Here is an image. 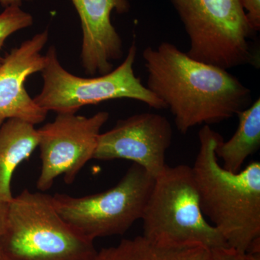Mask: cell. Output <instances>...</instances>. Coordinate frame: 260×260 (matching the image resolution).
Segmentation results:
<instances>
[{
    "instance_id": "6da1fadb",
    "label": "cell",
    "mask_w": 260,
    "mask_h": 260,
    "mask_svg": "<svg viewBox=\"0 0 260 260\" xmlns=\"http://www.w3.org/2000/svg\"><path fill=\"white\" fill-rule=\"evenodd\" d=\"M143 56L146 87L172 112L181 134L227 120L251 105V90L237 77L195 60L172 43L146 47Z\"/></svg>"
},
{
    "instance_id": "7a4b0ae2",
    "label": "cell",
    "mask_w": 260,
    "mask_h": 260,
    "mask_svg": "<svg viewBox=\"0 0 260 260\" xmlns=\"http://www.w3.org/2000/svg\"><path fill=\"white\" fill-rule=\"evenodd\" d=\"M198 138L199 150L191 169L203 215L228 246L247 252L260 242V162L229 172L215 154L221 135L204 125Z\"/></svg>"
},
{
    "instance_id": "3957f363",
    "label": "cell",
    "mask_w": 260,
    "mask_h": 260,
    "mask_svg": "<svg viewBox=\"0 0 260 260\" xmlns=\"http://www.w3.org/2000/svg\"><path fill=\"white\" fill-rule=\"evenodd\" d=\"M1 246L8 260H92L98 251L61 218L51 195L27 189L8 205Z\"/></svg>"
},
{
    "instance_id": "277c9868",
    "label": "cell",
    "mask_w": 260,
    "mask_h": 260,
    "mask_svg": "<svg viewBox=\"0 0 260 260\" xmlns=\"http://www.w3.org/2000/svg\"><path fill=\"white\" fill-rule=\"evenodd\" d=\"M141 220L143 237L169 245L226 246L221 234L203 215L189 166H167L155 182Z\"/></svg>"
},
{
    "instance_id": "5b68a950",
    "label": "cell",
    "mask_w": 260,
    "mask_h": 260,
    "mask_svg": "<svg viewBox=\"0 0 260 260\" xmlns=\"http://www.w3.org/2000/svg\"><path fill=\"white\" fill-rule=\"evenodd\" d=\"M170 1L190 41L188 56L226 70L259 64L251 44L255 32L239 0Z\"/></svg>"
},
{
    "instance_id": "8992f818",
    "label": "cell",
    "mask_w": 260,
    "mask_h": 260,
    "mask_svg": "<svg viewBox=\"0 0 260 260\" xmlns=\"http://www.w3.org/2000/svg\"><path fill=\"white\" fill-rule=\"evenodd\" d=\"M137 51L134 42L125 59L115 70L95 78H85L67 71L58 59L55 47L51 46L42 71L44 85L41 93L34 98V102L47 112L57 114L77 113L85 106L118 99H134L157 110L167 109L135 75Z\"/></svg>"
},
{
    "instance_id": "52a82bcc",
    "label": "cell",
    "mask_w": 260,
    "mask_h": 260,
    "mask_svg": "<svg viewBox=\"0 0 260 260\" xmlns=\"http://www.w3.org/2000/svg\"><path fill=\"white\" fill-rule=\"evenodd\" d=\"M155 177L133 164L114 187L97 194L75 198L51 196L59 215L77 232L90 240L122 235L141 220Z\"/></svg>"
},
{
    "instance_id": "ba28073f",
    "label": "cell",
    "mask_w": 260,
    "mask_h": 260,
    "mask_svg": "<svg viewBox=\"0 0 260 260\" xmlns=\"http://www.w3.org/2000/svg\"><path fill=\"white\" fill-rule=\"evenodd\" d=\"M109 114L99 112L90 117L76 113H58L52 122L38 129L42 169L37 187L49 190L59 176L72 184L78 173L93 159L101 129Z\"/></svg>"
},
{
    "instance_id": "9c48e42d",
    "label": "cell",
    "mask_w": 260,
    "mask_h": 260,
    "mask_svg": "<svg viewBox=\"0 0 260 260\" xmlns=\"http://www.w3.org/2000/svg\"><path fill=\"white\" fill-rule=\"evenodd\" d=\"M172 138V126L166 116L155 113L135 114L101 133L93 159H125L156 178L167 166L166 157Z\"/></svg>"
},
{
    "instance_id": "30bf717a",
    "label": "cell",
    "mask_w": 260,
    "mask_h": 260,
    "mask_svg": "<svg viewBox=\"0 0 260 260\" xmlns=\"http://www.w3.org/2000/svg\"><path fill=\"white\" fill-rule=\"evenodd\" d=\"M49 39V30L36 34L3 58L0 66V119H19L31 124L45 120L47 111L28 95L25 83L28 77L42 72L45 55L41 51Z\"/></svg>"
},
{
    "instance_id": "8fae6325",
    "label": "cell",
    "mask_w": 260,
    "mask_h": 260,
    "mask_svg": "<svg viewBox=\"0 0 260 260\" xmlns=\"http://www.w3.org/2000/svg\"><path fill=\"white\" fill-rule=\"evenodd\" d=\"M80 17L83 31L81 61L90 75L108 74L112 61L122 56V41L112 23L114 10L129 11L127 0H71Z\"/></svg>"
},
{
    "instance_id": "7c38bea8",
    "label": "cell",
    "mask_w": 260,
    "mask_h": 260,
    "mask_svg": "<svg viewBox=\"0 0 260 260\" xmlns=\"http://www.w3.org/2000/svg\"><path fill=\"white\" fill-rule=\"evenodd\" d=\"M35 125L19 119H8L0 126V203L13 200L11 180L15 169L39 146Z\"/></svg>"
},
{
    "instance_id": "4fadbf2b",
    "label": "cell",
    "mask_w": 260,
    "mask_h": 260,
    "mask_svg": "<svg viewBox=\"0 0 260 260\" xmlns=\"http://www.w3.org/2000/svg\"><path fill=\"white\" fill-rule=\"evenodd\" d=\"M209 254L210 249L200 244H159L142 235L103 248L92 260H208Z\"/></svg>"
},
{
    "instance_id": "5bb4252c",
    "label": "cell",
    "mask_w": 260,
    "mask_h": 260,
    "mask_svg": "<svg viewBox=\"0 0 260 260\" xmlns=\"http://www.w3.org/2000/svg\"><path fill=\"white\" fill-rule=\"evenodd\" d=\"M239 125L228 141L219 142L215 154L223 160L229 172L238 173L243 169L246 159L258 151L260 147V99L239 113Z\"/></svg>"
},
{
    "instance_id": "9a60e30c",
    "label": "cell",
    "mask_w": 260,
    "mask_h": 260,
    "mask_svg": "<svg viewBox=\"0 0 260 260\" xmlns=\"http://www.w3.org/2000/svg\"><path fill=\"white\" fill-rule=\"evenodd\" d=\"M34 23V18L30 13L21 9L20 5L6 7L0 14V49L7 38L14 32L28 28ZM3 58L0 56V66Z\"/></svg>"
},
{
    "instance_id": "2e32d148",
    "label": "cell",
    "mask_w": 260,
    "mask_h": 260,
    "mask_svg": "<svg viewBox=\"0 0 260 260\" xmlns=\"http://www.w3.org/2000/svg\"><path fill=\"white\" fill-rule=\"evenodd\" d=\"M208 260H260V255L244 252L226 246L210 249Z\"/></svg>"
},
{
    "instance_id": "e0dca14e",
    "label": "cell",
    "mask_w": 260,
    "mask_h": 260,
    "mask_svg": "<svg viewBox=\"0 0 260 260\" xmlns=\"http://www.w3.org/2000/svg\"><path fill=\"white\" fill-rule=\"evenodd\" d=\"M249 25L254 32L260 29V0H239Z\"/></svg>"
},
{
    "instance_id": "ac0fdd59",
    "label": "cell",
    "mask_w": 260,
    "mask_h": 260,
    "mask_svg": "<svg viewBox=\"0 0 260 260\" xmlns=\"http://www.w3.org/2000/svg\"><path fill=\"white\" fill-rule=\"evenodd\" d=\"M8 204H1L0 203V260H8L6 256H5L4 253H3V249H2L1 238L3 232H4Z\"/></svg>"
},
{
    "instance_id": "d6986e66",
    "label": "cell",
    "mask_w": 260,
    "mask_h": 260,
    "mask_svg": "<svg viewBox=\"0 0 260 260\" xmlns=\"http://www.w3.org/2000/svg\"><path fill=\"white\" fill-rule=\"evenodd\" d=\"M24 0H0V4L3 7L10 6V5H20L21 6Z\"/></svg>"
},
{
    "instance_id": "ffe728a7",
    "label": "cell",
    "mask_w": 260,
    "mask_h": 260,
    "mask_svg": "<svg viewBox=\"0 0 260 260\" xmlns=\"http://www.w3.org/2000/svg\"><path fill=\"white\" fill-rule=\"evenodd\" d=\"M4 121H5V119H0V126H1L2 124H3V123L4 122Z\"/></svg>"
}]
</instances>
